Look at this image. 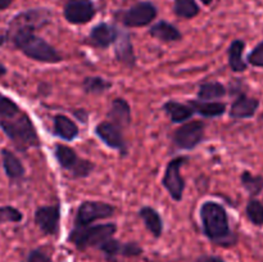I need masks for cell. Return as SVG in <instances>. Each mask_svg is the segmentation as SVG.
Segmentation results:
<instances>
[{"mask_svg": "<svg viewBox=\"0 0 263 262\" xmlns=\"http://www.w3.org/2000/svg\"><path fill=\"white\" fill-rule=\"evenodd\" d=\"M0 128L15 148L26 152L40 146V138L30 116L13 99L0 92Z\"/></svg>", "mask_w": 263, "mask_h": 262, "instance_id": "6da1fadb", "label": "cell"}, {"mask_svg": "<svg viewBox=\"0 0 263 262\" xmlns=\"http://www.w3.org/2000/svg\"><path fill=\"white\" fill-rule=\"evenodd\" d=\"M200 220L205 236L220 246H231L235 243L229 225L228 212L216 202H205L200 207Z\"/></svg>", "mask_w": 263, "mask_h": 262, "instance_id": "7a4b0ae2", "label": "cell"}, {"mask_svg": "<svg viewBox=\"0 0 263 262\" xmlns=\"http://www.w3.org/2000/svg\"><path fill=\"white\" fill-rule=\"evenodd\" d=\"M8 38L26 57L33 61L44 63H58L62 61L61 54L33 31H13L8 32Z\"/></svg>", "mask_w": 263, "mask_h": 262, "instance_id": "3957f363", "label": "cell"}, {"mask_svg": "<svg viewBox=\"0 0 263 262\" xmlns=\"http://www.w3.org/2000/svg\"><path fill=\"white\" fill-rule=\"evenodd\" d=\"M117 231L116 223H103V225H91V226H74L73 230L69 233L68 240L76 246L80 251H85L90 247L99 248L103 243L113 238Z\"/></svg>", "mask_w": 263, "mask_h": 262, "instance_id": "277c9868", "label": "cell"}, {"mask_svg": "<svg viewBox=\"0 0 263 262\" xmlns=\"http://www.w3.org/2000/svg\"><path fill=\"white\" fill-rule=\"evenodd\" d=\"M54 157L59 166L66 171L71 172L73 177L87 176L94 169V164L91 162L80 158L71 146L63 145V144H57L54 146Z\"/></svg>", "mask_w": 263, "mask_h": 262, "instance_id": "5b68a950", "label": "cell"}, {"mask_svg": "<svg viewBox=\"0 0 263 262\" xmlns=\"http://www.w3.org/2000/svg\"><path fill=\"white\" fill-rule=\"evenodd\" d=\"M51 12L45 8H35V9H28L25 12L18 13L17 15L12 18L8 27V32L13 31H37L41 27L48 25L50 22Z\"/></svg>", "mask_w": 263, "mask_h": 262, "instance_id": "8992f818", "label": "cell"}, {"mask_svg": "<svg viewBox=\"0 0 263 262\" xmlns=\"http://www.w3.org/2000/svg\"><path fill=\"white\" fill-rule=\"evenodd\" d=\"M115 208L104 202H95V200H86L81 203L74 217V226H89L90 223L98 220L108 218L113 215Z\"/></svg>", "mask_w": 263, "mask_h": 262, "instance_id": "52a82bcc", "label": "cell"}, {"mask_svg": "<svg viewBox=\"0 0 263 262\" xmlns=\"http://www.w3.org/2000/svg\"><path fill=\"white\" fill-rule=\"evenodd\" d=\"M157 8L151 2H141L121 13V21L127 27H144L156 20Z\"/></svg>", "mask_w": 263, "mask_h": 262, "instance_id": "ba28073f", "label": "cell"}, {"mask_svg": "<svg viewBox=\"0 0 263 262\" xmlns=\"http://www.w3.org/2000/svg\"><path fill=\"white\" fill-rule=\"evenodd\" d=\"M187 161L186 157H177L174 158L166 167V172L162 179V184L163 186L168 190L170 195L172 199L181 200L182 194H184L185 189V180L182 179L181 174H180V169L182 164Z\"/></svg>", "mask_w": 263, "mask_h": 262, "instance_id": "9c48e42d", "label": "cell"}, {"mask_svg": "<svg viewBox=\"0 0 263 262\" xmlns=\"http://www.w3.org/2000/svg\"><path fill=\"white\" fill-rule=\"evenodd\" d=\"M204 136V123L202 121H192L184 123L174 134L176 146L181 149H194Z\"/></svg>", "mask_w": 263, "mask_h": 262, "instance_id": "30bf717a", "label": "cell"}, {"mask_svg": "<svg viewBox=\"0 0 263 262\" xmlns=\"http://www.w3.org/2000/svg\"><path fill=\"white\" fill-rule=\"evenodd\" d=\"M97 14V8L91 0H68L64 7V18L72 25L90 22Z\"/></svg>", "mask_w": 263, "mask_h": 262, "instance_id": "8fae6325", "label": "cell"}, {"mask_svg": "<svg viewBox=\"0 0 263 262\" xmlns=\"http://www.w3.org/2000/svg\"><path fill=\"white\" fill-rule=\"evenodd\" d=\"M61 211L59 205H44L35 212V223L46 235H55L59 231Z\"/></svg>", "mask_w": 263, "mask_h": 262, "instance_id": "7c38bea8", "label": "cell"}, {"mask_svg": "<svg viewBox=\"0 0 263 262\" xmlns=\"http://www.w3.org/2000/svg\"><path fill=\"white\" fill-rule=\"evenodd\" d=\"M95 134L109 148L117 149L121 153L126 152V143L120 126L115 125L110 121H104L95 127Z\"/></svg>", "mask_w": 263, "mask_h": 262, "instance_id": "4fadbf2b", "label": "cell"}, {"mask_svg": "<svg viewBox=\"0 0 263 262\" xmlns=\"http://www.w3.org/2000/svg\"><path fill=\"white\" fill-rule=\"evenodd\" d=\"M120 33L116 26L103 22L92 28L89 35V41L97 48L104 49L116 43L120 38Z\"/></svg>", "mask_w": 263, "mask_h": 262, "instance_id": "5bb4252c", "label": "cell"}, {"mask_svg": "<svg viewBox=\"0 0 263 262\" xmlns=\"http://www.w3.org/2000/svg\"><path fill=\"white\" fill-rule=\"evenodd\" d=\"M259 107V100L256 98L248 97L244 92L236 97L235 102L233 103L230 109V116L236 120H241V118H251L256 115L257 109Z\"/></svg>", "mask_w": 263, "mask_h": 262, "instance_id": "9a60e30c", "label": "cell"}, {"mask_svg": "<svg viewBox=\"0 0 263 262\" xmlns=\"http://www.w3.org/2000/svg\"><path fill=\"white\" fill-rule=\"evenodd\" d=\"M108 121L113 122L115 125L120 126L121 128L126 127L131 122V110L130 105L127 104L125 99L117 98L113 100L112 107L108 112Z\"/></svg>", "mask_w": 263, "mask_h": 262, "instance_id": "2e32d148", "label": "cell"}, {"mask_svg": "<svg viewBox=\"0 0 263 262\" xmlns=\"http://www.w3.org/2000/svg\"><path fill=\"white\" fill-rule=\"evenodd\" d=\"M2 159L5 175L10 180H20L25 176V167L13 152L9 149H2Z\"/></svg>", "mask_w": 263, "mask_h": 262, "instance_id": "e0dca14e", "label": "cell"}, {"mask_svg": "<svg viewBox=\"0 0 263 262\" xmlns=\"http://www.w3.org/2000/svg\"><path fill=\"white\" fill-rule=\"evenodd\" d=\"M54 135L64 140H73L79 135V127L67 116L57 115L54 117Z\"/></svg>", "mask_w": 263, "mask_h": 262, "instance_id": "ac0fdd59", "label": "cell"}, {"mask_svg": "<svg viewBox=\"0 0 263 262\" xmlns=\"http://www.w3.org/2000/svg\"><path fill=\"white\" fill-rule=\"evenodd\" d=\"M154 39L164 41V43H170V41H179L181 40L182 35L174 25L166 22V21H159L158 23L152 26L151 31H149Z\"/></svg>", "mask_w": 263, "mask_h": 262, "instance_id": "d6986e66", "label": "cell"}, {"mask_svg": "<svg viewBox=\"0 0 263 262\" xmlns=\"http://www.w3.org/2000/svg\"><path fill=\"white\" fill-rule=\"evenodd\" d=\"M189 105L194 113H199L203 117H218L226 112V104L220 102H204V100H190Z\"/></svg>", "mask_w": 263, "mask_h": 262, "instance_id": "ffe728a7", "label": "cell"}, {"mask_svg": "<svg viewBox=\"0 0 263 262\" xmlns=\"http://www.w3.org/2000/svg\"><path fill=\"white\" fill-rule=\"evenodd\" d=\"M139 215H140L141 220L145 223V228L156 238H159L162 235V231H163V221H162L159 213L152 207H143L140 212H139Z\"/></svg>", "mask_w": 263, "mask_h": 262, "instance_id": "44dd1931", "label": "cell"}, {"mask_svg": "<svg viewBox=\"0 0 263 262\" xmlns=\"http://www.w3.org/2000/svg\"><path fill=\"white\" fill-rule=\"evenodd\" d=\"M246 43L243 40H234L229 48V64L234 72H243L248 68V64L243 59Z\"/></svg>", "mask_w": 263, "mask_h": 262, "instance_id": "7402d4cb", "label": "cell"}, {"mask_svg": "<svg viewBox=\"0 0 263 262\" xmlns=\"http://www.w3.org/2000/svg\"><path fill=\"white\" fill-rule=\"evenodd\" d=\"M163 110L168 115L172 122H184V121L189 120L193 116L194 110L190 105H185L182 103L175 102V100H170V102L164 103Z\"/></svg>", "mask_w": 263, "mask_h": 262, "instance_id": "603a6c76", "label": "cell"}, {"mask_svg": "<svg viewBox=\"0 0 263 262\" xmlns=\"http://www.w3.org/2000/svg\"><path fill=\"white\" fill-rule=\"evenodd\" d=\"M117 41L118 44L116 46V55H117V58L122 63H125L126 66H134V63H135V55H134V48L133 44H131L130 36H122V33H120V38H118Z\"/></svg>", "mask_w": 263, "mask_h": 262, "instance_id": "cb8c5ba5", "label": "cell"}, {"mask_svg": "<svg viewBox=\"0 0 263 262\" xmlns=\"http://www.w3.org/2000/svg\"><path fill=\"white\" fill-rule=\"evenodd\" d=\"M226 87L220 82H205L200 85L198 98L202 100H215L225 97Z\"/></svg>", "mask_w": 263, "mask_h": 262, "instance_id": "d4e9b609", "label": "cell"}, {"mask_svg": "<svg viewBox=\"0 0 263 262\" xmlns=\"http://www.w3.org/2000/svg\"><path fill=\"white\" fill-rule=\"evenodd\" d=\"M174 12L180 18H194L199 14V5L195 0H175Z\"/></svg>", "mask_w": 263, "mask_h": 262, "instance_id": "484cf974", "label": "cell"}, {"mask_svg": "<svg viewBox=\"0 0 263 262\" xmlns=\"http://www.w3.org/2000/svg\"><path fill=\"white\" fill-rule=\"evenodd\" d=\"M241 184L244 189L249 193V195L256 197L263 190V176L259 175H253L249 171H244L241 174Z\"/></svg>", "mask_w": 263, "mask_h": 262, "instance_id": "4316f807", "label": "cell"}, {"mask_svg": "<svg viewBox=\"0 0 263 262\" xmlns=\"http://www.w3.org/2000/svg\"><path fill=\"white\" fill-rule=\"evenodd\" d=\"M110 86H112V82L98 76L86 77L82 82V87L87 94H102L107 91Z\"/></svg>", "mask_w": 263, "mask_h": 262, "instance_id": "83f0119b", "label": "cell"}, {"mask_svg": "<svg viewBox=\"0 0 263 262\" xmlns=\"http://www.w3.org/2000/svg\"><path fill=\"white\" fill-rule=\"evenodd\" d=\"M246 213L248 220L253 225L262 226L263 225V203L258 199H251L247 204Z\"/></svg>", "mask_w": 263, "mask_h": 262, "instance_id": "f1b7e54d", "label": "cell"}, {"mask_svg": "<svg viewBox=\"0 0 263 262\" xmlns=\"http://www.w3.org/2000/svg\"><path fill=\"white\" fill-rule=\"evenodd\" d=\"M100 251L105 254V257L109 259L116 258L117 256H123L125 257V251H126V243H121V241L116 240V239H109L105 243H103L99 247Z\"/></svg>", "mask_w": 263, "mask_h": 262, "instance_id": "f546056e", "label": "cell"}, {"mask_svg": "<svg viewBox=\"0 0 263 262\" xmlns=\"http://www.w3.org/2000/svg\"><path fill=\"white\" fill-rule=\"evenodd\" d=\"M23 218L22 212L12 205H3L0 207V223L5 222H21Z\"/></svg>", "mask_w": 263, "mask_h": 262, "instance_id": "4dcf8cb0", "label": "cell"}, {"mask_svg": "<svg viewBox=\"0 0 263 262\" xmlns=\"http://www.w3.org/2000/svg\"><path fill=\"white\" fill-rule=\"evenodd\" d=\"M248 63L254 67L263 68V41L258 44L248 55Z\"/></svg>", "mask_w": 263, "mask_h": 262, "instance_id": "1f68e13d", "label": "cell"}, {"mask_svg": "<svg viewBox=\"0 0 263 262\" xmlns=\"http://www.w3.org/2000/svg\"><path fill=\"white\" fill-rule=\"evenodd\" d=\"M27 262H51V256L45 249L36 248L27 254Z\"/></svg>", "mask_w": 263, "mask_h": 262, "instance_id": "d6a6232c", "label": "cell"}, {"mask_svg": "<svg viewBox=\"0 0 263 262\" xmlns=\"http://www.w3.org/2000/svg\"><path fill=\"white\" fill-rule=\"evenodd\" d=\"M197 262H225L220 257L215 256H202L197 259Z\"/></svg>", "mask_w": 263, "mask_h": 262, "instance_id": "836d02e7", "label": "cell"}, {"mask_svg": "<svg viewBox=\"0 0 263 262\" xmlns=\"http://www.w3.org/2000/svg\"><path fill=\"white\" fill-rule=\"evenodd\" d=\"M14 0H0V10H5L12 5Z\"/></svg>", "mask_w": 263, "mask_h": 262, "instance_id": "e575fe53", "label": "cell"}, {"mask_svg": "<svg viewBox=\"0 0 263 262\" xmlns=\"http://www.w3.org/2000/svg\"><path fill=\"white\" fill-rule=\"evenodd\" d=\"M5 73H7V67H5L4 64L0 63V77L4 76Z\"/></svg>", "mask_w": 263, "mask_h": 262, "instance_id": "d590c367", "label": "cell"}, {"mask_svg": "<svg viewBox=\"0 0 263 262\" xmlns=\"http://www.w3.org/2000/svg\"><path fill=\"white\" fill-rule=\"evenodd\" d=\"M7 39H8L7 35H3V33H0V46H2L5 41H7Z\"/></svg>", "mask_w": 263, "mask_h": 262, "instance_id": "8d00e7d4", "label": "cell"}, {"mask_svg": "<svg viewBox=\"0 0 263 262\" xmlns=\"http://www.w3.org/2000/svg\"><path fill=\"white\" fill-rule=\"evenodd\" d=\"M200 2H202L204 5H211V3H212L213 0H200Z\"/></svg>", "mask_w": 263, "mask_h": 262, "instance_id": "74e56055", "label": "cell"}]
</instances>
